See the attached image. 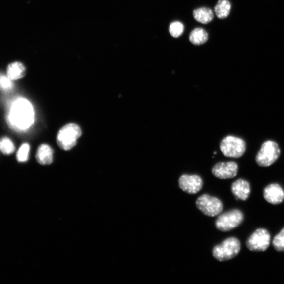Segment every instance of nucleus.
Returning <instances> with one entry per match:
<instances>
[{
    "instance_id": "obj_1",
    "label": "nucleus",
    "mask_w": 284,
    "mask_h": 284,
    "mask_svg": "<svg viewBox=\"0 0 284 284\" xmlns=\"http://www.w3.org/2000/svg\"><path fill=\"white\" fill-rule=\"evenodd\" d=\"M34 119V108L28 99L16 97L8 103L6 123L14 132L22 133L28 131L33 124Z\"/></svg>"
},
{
    "instance_id": "obj_2",
    "label": "nucleus",
    "mask_w": 284,
    "mask_h": 284,
    "mask_svg": "<svg viewBox=\"0 0 284 284\" xmlns=\"http://www.w3.org/2000/svg\"><path fill=\"white\" fill-rule=\"evenodd\" d=\"M240 249V241L235 237H230L215 246L213 249V255L219 261H227L237 256Z\"/></svg>"
},
{
    "instance_id": "obj_3",
    "label": "nucleus",
    "mask_w": 284,
    "mask_h": 284,
    "mask_svg": "<svg viewBox=\"0 0 284 284\" xmlns=\"http://www.w3.org/2000/svg\"><path fill=\"white\" fill-rule=\"evenodd\" d=\"M80 127L76 124H68L63 127L57 135V143L59 148L68 151L72 149L82 135Z\"/></svg>"
},
{
    "instance_id": "obj_4",
    "label": "nucleus",
    "mask_w": 284,
    "mask_h": 284,
    "mask_svg": "<svg viewBox=\"0 0 284 284\" xmlns=\"http://www.w3.org/2000/svg\"><path fill=\"white\" fill-rule=\"evenodd\" d=\"M278 144L274 141L264 142L256 157L257 165L263 167H269L276 161L280 156Z\"/></svg>"
},
{
    "instance_id": "obj_5",
    "label": "nucleus",
    "mask_w": 284,
    "mask_h": 284,
    "mask_svg": "<svg viewBox=\"0 0 284 284\" xmlns=\"http://www.w3.org/2000/svg\"><path fill=\"white\" fill-rule=\"evenodd\" d=\"M220 149L224 156L238 158L242 157L245 152L246 145L245 141L239 137L227 136L221 141Z\"/></svg>"
},
{
    "instance_id": "obj_6",
    "label": "nucleus",
    "mask_w": 284,
    "mask_h": 284,
    "mask_svg": "<svg viewBox=\"0 0 284 284\" xmlns=\"http://www.w3.org/2000/svg\"><path fill=\"white\" fill-rule=\"evenodd\" d=\"M244 220V215L239 210H233L220 215L215 226L222 231H228L238 227Z\"/></svg>"
},
{
    "instance_id": "obj_7",
    "label": "nucleus",
    "mask_w": 284,
    "mask_h": 284,
    "mask_svg": "<svg viewBox=\"0 0 284 284\" xmlns=\"http://www.w3.org/2000/svg\"><path fill=\"white\" fill-rule=\"evenodd\" d=\"M196 204L197 208L204 214L211 217L217 216L223 209V204L218 198L208 194H204L198 198Z\"/></svg>"
},
{
    "instance_id": "obj_8",
    "label": "nucleus",
    "mask_w": 284,
    "mask_h": 284,
    "mask_svg": "<svg viewBox=\"0 0 284 284\" xmlns=\"http://www.w3.org/2000/svg\"><path fill=\"white\" fill-rule=\"evenodd\" d=\"M271 242V235L264 228L256 230L246 242V246L252 252H264L269 248Z\"/></svg>"
},
{
    "instance_id": "obj_9",
    "label": "nucleus",
    "mask_w": 284,
    "mask_h": 284,
    "mask_svg": "<svg viewBox=\"0 0 284 284\" xmlns=\"http://www.w3.org/2000/svg\"><path fill=\"white\" fill-rule=\"evenodd\" d=\"M238 167L235 162H219L212 170L213 175L220 179H226L236 177Z\"/></svg>"
},
{
    "instance_id": "obj_10",
    "label": "nucleus",
    "mask_w": 284,
    "mask_h": 284,
    "mask_svg": "<svg viewBox=\"0 0 284 284\" xmlns=\"http://www.w3.org/2000/svg\"><path fill=\"white\" fill-rule=\"evenodd\" d=\"M203 180L199 176L184 175L179 179V186L184 192L189 194H195L201 190Z\"/></svg>"
},
{
    "instance_id": "obj_11",
    "label": "nucleus",
    "mask_w": 284,
    "mask_h": 284,
    "mask_svg": "<svg viewBox=\"0 0 284 284\" xmlns=\"http://www.w3.org/2000/svg\"><path fill=\"white\" fill-rule=\"evenodd\" d=\"M264 197L270 204H280L284 200V191L280 185L272 184L265 188Z\"/></svg>"
},
{
    "instance_id": "obj_12",
    "label": "nucleus",
    "mask_w": 284,
    "mask_h": 284,
    "mask_svg": "<svg viewBox=\"0 0 284 284\" xmlns=\"http://www.w3.org/2000/svg\"><path fill=\"white\" fill-rule=\"evenodd\" d=\"M231 192L237 199L246 201L250 195V185L245 180L238 179L232 184Z\"/></svg>"
},
{
    "instance_id": "obj_13",
    "label": "nucleus",
    "mask_w": 284,
    "mask_h": 284,
    "mask_svg": "<svg viewBox=\"0 0 284 284\" xmlns=\"http://www.w3.org/2000/svg\"><path fill=\"white\" fill-rule=\"evenodd\" d=\"M53 150L49 145L41 144L37 150L36 159L40 165H49L53 162Z\"/></svg>"
},
{
    "instance_id": "obj_14",
    "label": "nucleus",
    "mask_w": 284,
    "mask_h": 284,
    "mask_svg": "<svg viewBox=\"0 0 284 284\" xmlns=\"http://www.w3.org/2000/svg\"><path fill=\"white\" fill-rule=\"evenodd\" d=\"M25 74L26 68L21 62H15L7 66L6 75L13 81L23 78Z\"/></svg>"
},
{
    "instance_id": "obj_15",
    "label": "nucleus",
    "mask_w": 284,
    "mask_h": 284,
    "mask_svg": "<svg viewBox=\"0 0 284 284\" xmlns=\"http://www.w3.org/2000/svg\"><path fill=\"white\" fill-rule=\"evenodd\" d=\"M194 19L197 22L202 24H208L214 19V13L208 7H201L197 8L193 12Z\"/></svg>"
},
{
    "instance_id": "obj_16",
    "label": "nucleus",
    "mask_w": 284,
    "mask_h": 284,
    "mask_svg": "<svg viewBox=\"0 0 284 284\" xmlns=\"http://www.w3.org/2000/svg\"><path fill=\"white\" fill-rule=\"evenodd\" d=\"M209 34L204 29L197 28L194 29L189 34V39L192 44L200 46L208 40Z\"/></svg>"
},
{
    "instance_id": "obj_17",
    "label": "nucleus",
    "mask_w": 284,
    "mask_h": 284,
    "mask_svg": "<svg viewBox=\"0 0 284 284\" xmlns=\"http://www.w3.org/2000/svg\"><path fill=\"white\" fill-rule=\"evenodd\" d=\"M231 5L228 0H219L214 7V11L218 18H227L229 15Z\"/></svg>"
},
{
    "instance_id": "obj_18",
    "label": "nucleus",
    "mask_w": 284,
    "mask_h": 284,
    "mask_svg": "<svg viewBox=\"0 0 284 284\" xmlns=\"http://www.w3.org/2000/svg\"><path fill=\"white\" fill-rule=\"evenodd\" d=\"M15 146L13 141L8 137L0 139V151L5 155H10L14 153Z\"/></svg>"
},
{
    "instance_id": "obj_19",
    "label": "nucleus",
    "mask_w": 284,
    "mask_h": 284,
    "mask_svg": "<svg viewBox=\"0 0 284 284\" xmlns=\"http://www.w3.org/2000/svg\"><path fill=\"white\" fill-rule=\"evenodd\" d=\"M30 146L27 143L22 144L16 153V159L19 162L23 163L28 161L29 158Z\"/></svg>"
},
{
    "instance_id": "obj_20",
    "label": "nucleus",
    "mask_w": 284,
    "mask_h": 284,
    "mask_svg": "<svg viewBox=\"0 0 284 284\" xmlns=\"http://www.w3.org/2000/svg\"><path fill=\"white\" fill-rule=\"evenodd\" d=\"M169 30L170 35L177 38L182 35L184 31V26L182 22L175 21L170 24Z\"/></svg>"
},
{
    "instance_id": "obj_21",
    "label": "nucleus",
    "mask_w": 284,
    "mask_h": 284,
    "mask_svg": "<svg viewBox=\"0 0 284 284\" xmlns=\"http://www.w3.org/2000/svg\"><path fill=\"white\" fill-rule=\"evenodd\" d=\"M13 81L7 75L0 74V89L5 92H10L13 90L14 85Z\"/></svg>"
},
{
    "instance_id": "obj_22",
    "label": "nucleus",
    "mask_w": 284,
    "mask_h": 284,
    "mask_svg": "<svg viewBox=\"0 0 284 284\" xmlns=\"http://www.w3.org/2000/svg\"><path fill=\"white\" fill-rule=\"evenodd\" d=\"M273 245L277 251L279 252H284V227L274 238Z\"/></svg>"
}]
</instances>
